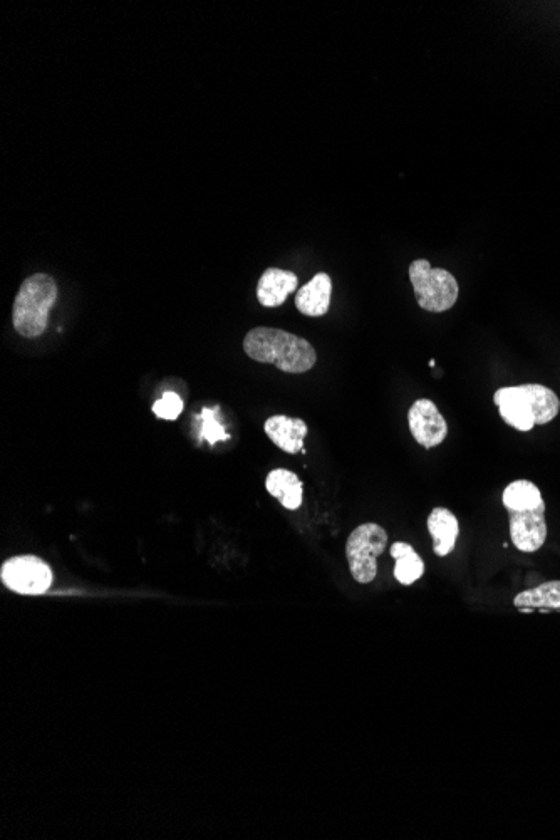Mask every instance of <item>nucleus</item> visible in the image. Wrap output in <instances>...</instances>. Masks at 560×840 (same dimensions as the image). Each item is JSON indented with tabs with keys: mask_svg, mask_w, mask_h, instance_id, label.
I'll use <instances>...</instances> for the list:
<instances>
[{
	"mask_svg": "<svg viewBox=\"0 0 560 840\" xmlns=\"http://www.w3.org/2000/svg\"><path fill=\"white\" fill-rule=\"evenodd\" d=\"M58 299V286L51 275L34 274L22 282L12 309V322L24 338H39L46 331L49 311Z\"/></svg>",
	"mask_w": 560,
	"mask_h": 840,
	"instance_id": "obj_4",
	"label": "nucleus"
},
{
	"mask_svg": "<svg viewBox=\"0 0 560 840\" xmlns=\"http://www.w3.org/2000/svg\"><path fill=\"white\" fill-rule=\"evenodd\" d=\"M2 582L11 591L24 596H39L52 586L51 567L34 555H19L4 562Z\"/></svg>",
	"mask_w": 560,
	"mask_h": 840,
	"instance_id": "obj_7",
	"label": "nucleus"
},
{
	"mask_svg": "<svg viewBox=\"0 0 560 840\" xmlns=\"http://www.w3.org/2000/svg\"><path fill=\"white\" fill-rule=\"evenodd\" d=\"M183 400L177 393L168 391L163 395L161 400L156 401L153 405V413H155L161 420L173 421L177 420L178 416L182 415Z\"/></svg>",
	"mask_w": 560,
	"mask_h": 840,
	"instance_id": "obj_16",
	"label": "nucleus"
},
{
	"mask_svg": "<svg viewBox=\"0 0 560 840\" xmlns=\"http://www.w3.org/2000/svg\"><path fill=\"white\" fill-rule=\"evenodd\" d=\"M502 500L515 547L525 554L537 552L547 540L545 502L539 487L529 480H517L503 490Z\"/></svg>",
	"mask_w": 560,
	"mask_h": 840,
	"instance_id": "obj_1",
	"label": "nucleus"
},
{
	"mask_svg": "<svg viewBox=\"0 0 560 840\" xmlns=\"http://www.w3.org/2000/svg\"><path fill=\"white\" fill-rule=\"evenodd\" d=\"M202 421V438H205L210 445H215L217 441L229 440L227 431L218 423L217 410L205 408L202 411Z\"/></svg>",
	"mask_w": 560,
	"mask_h": 840,
	"instance_id": "obj_17",
	"label": "nucleus"
},
{
	"mask_svg": "<svg viewBox=\"0 0 560 840\" xmlns=\"http://www.w3.org/2000/svg\"><path fill=\"white\" fill-rule=\"evenodd\" d=\"M408 425L416 443H420L426 450L441 445L448 435L445 418L435 403L428 398H421L413 403L408 411Z\"/></svg>",
	"mask_w": 560,
	"mask_h": 840,
	"instance_id": "obj_8",
	"label": "nucleus"
},
{
	"mask_svg": "<svg viewBox=\"0 0 560 840\" xmlns=\"http://www.w3.org/2000/svg\"><path fill=\"white\" fill-rule=\"evenodd\" d=\"M388 532L378 524L359 525L349 535L346 557L354 581L369 584L378 576V557L386 550Z\"/></svg>",
	"mask_w": 560,
	"mask_h": 840,
	"instance_id": "obj_6",
	"label": "nucleus"
},
{
	"mask_svg": "<svg viewBox=\"0 0 560 840\" xmlns=\"http://www.w3.org/2000/svg\"><path fill=\"white\" fill-rule=\"evenodd\" d=\"M500 416L515 430L530 431L535 425H547L559 415L560 401L544 384H520L498 389L493 395Z\"/></svg>",
	"mask_w": 560,
	"mask_h": 840,
	"instance_id": "obj_3",
	"label": "nucleus"
},
{
	"mask_svg": "<svg viewBox=\"0 0 560 840\" xmlns=\"http://www.w3.org/2000/svg\"><path fill=\"white\" fill-rule=\"evenodd\" d=\"M426 525L433 539V552L438 557L452 554L457 545L458 534H460V525L452 510L436 507L428 515Z\"/></svg>",
	"mask_w": 560,
	"mask_h": 840,
	"instance_id": "obj_11",
	"label": "nucleus"
},
{
	"mask_svg": "<svg viewBox=\"0 0 560 840\" xmlns=\"http://www.w3.org/2000/svg\"><path fill=\"white\" fill-rule=\"evenodd\" d=\"M265 435L269 436L275 446H279L282 452L299 453L304 452V440H306V421L301 418H289V416H270L265 421Z\"/></svg>",
	"mask_w": 560,
	"mask_h": 840,
	"instance_id": "obj_9",
	"label": "nucleus"
},
{
	"mask_svg": "<svg viewBox=\"0 0 560 840\" xmlns=\"http://www.w3.org/2000/svg\"><path fill=\"white\" fill-rule=\"evenodd\" d=\"M299 286L297 275L291 270H265L257 284V299L264 307H279Z\"/></svg>",
	"mask_w": 560,
	"mask_h": 840,
	"instance_id": "obj_10",
	"label": "nucleus"
},
{
	"mask_svg": "<svg viewBox=\"0 0 560 840\" xmlns=\"http://www.w3.org/2000/svg\"><path fill=\"white\" fill-rule=\"evenodd\" d=\"M514 606L520 612H560V581L544 582L520 592L515 596Z\"/></svg>",
	"mask_w": 560,
	"mask_h": 840,
	"instance_id": "obj_14",
	"label": "nucleus"
},
{
	"mask_svg": "<svg viewBox=\"0 0 560 840\" xmlns=\"http://www.w3.org/2000/svg\"><path fill=\"white\" fill-rule=\"evenodd\" d=\"M389 554L396 560V581L403 586L415 584L425 574V562L410 544L396 542V544L391 545Z\"/></svg>",
	"mask_w": 560,
	"mask_h": 840,
	"instance_id": "obj_15",
	"label": "nucleus"
},
{
	"mask_svg": "<svg viewBox=\"0 0 560 840\" xmlns=\"http://www.w3.org/2000/svg\"><path fill=\"white\" fill-rule=\"evenodd\" d=\"M410 280L421 309L440 314L457 304L460 294L457 279L448 270L431 267L430 260H413Z\"/></svg>",
	"mask_w": 560,
	"mask_h": 840,
	"instance_id": "obj_5",
	"label": "nucleus"
},
{
	"mask_svg": "<svg viewBox=\"0 0 560 840\" xmlns=\"http://www.w3.org/2000/svg\"><path fill=\"white\" fill-rule=\"evenodd\" d=\"M331 296V277L319 272L297 292L296 307L304 316L321 317L329 311Z\"/></svg>",
	"mask_w": 560,
	"mask_h": 840,
	"instance_id": "obj_12",
	"label": "nucleus"
},
{
	"mask_svg": "<svg viewBox=\"0 0 560 840\" xmlns=\"http://www.w3.org/2000/svg\"><path fill=\"white\" fill-rule=\"evenodd\" d=\"M244 351L254 361L274 364L280 371L291 374L306 373L317 361L316 349L309 341L275 327L252 329L245 336Z\"/></svg>",
	"mask_w": 560,
	"mask_h": 840,
	"instance_id": "obj_2",
	"label": "nucleus"
},
{
	"mask_svg": "<svg viewBox=\"0 0 560 840\" xmlns=\"http://www.w3.org/2000/svg\"><path fill=\"white\" fill-rule=\"evenodd\" d=\"M265 488L272 497L277 498L287 510H297L302 505L304 485L296 473L286 468H277L267 475Z\"/></svg>",
	"mask_w": 560,
	"mask_h": 840,
	"instance_id": "obj_13",
	"label": "nucleus"
}]
</instances>
